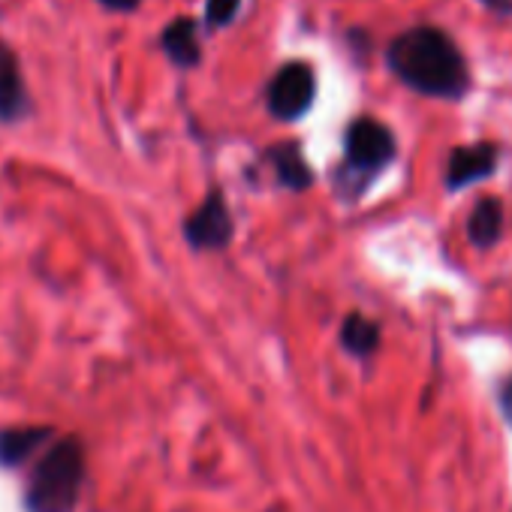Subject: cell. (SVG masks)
<instances>
[{
  "label": "cell",
  "instance_id": "obj_2",
  "mask_svg": "<svg viewBox=\"0 0 512 512\" xmlns=\"http://www.w3.org/2000/svg\"><path fill=\"white\" fill-rule=\"evenodd\" d=\"M85 446L67 434L52 440L25 485V512H73L85 485Z\"/></svg>",
  "mask_w": 512,
  "mask_h": 512
},
{
  "label": "cell",
  "instance_id": "obj_15",
  "mask_svg": "<svg viewBox=\"0 0 512 512\" xmlns=\"http://www.w3.org/2000/svg\"><path fill=\"white\" fill-rule=\"evenodd\" d=\"M100 4L106 10H115V13H130V10L139 7V0H100Z\"/></svg>",
  "mask_w": 512,
  "mask_h": 512
},
{
  "label": "cell",
  "instance_id": "obj_1",
  "mask_svg": "<svg viewBox=\"0 0 512 512\" xmlns=\"http://www.w3.org/2000/svg\"><path fill=\"white\" fill-rule=\"evenodd\" d=\"M392 73L419 94L455 100L467 91V67L452 40L434 28H410L389 46Z\"/></svg>",
  "mask_w": 512,
  "mask_h": 512
},
{
  "label": "cell",
  "instance_id": "obj_9",
  "mask_svg": "<svg viewBox=\"0 0 512 512\" xmlns=\"http://www.w3.org/2000/svg\"><path fill=\"white\" fill-rule=\"evenodd\" d=\"M163 52L166 58L181 67V70H190V67H199L202 61V49H199V34H196V22L193 19H175L166 25L163 37Z\"/></svg>",
  "mask_w": 512,
  "mask_h": 512
},
{
  "label": "cell",
  "instance_id": "obj_7",
  "mask_svg": "<svg viewBox=\"0 0 512 512\" xmlns=\"http://www.w3.org/2000/svg\"><path fill=\"white\" fill-rule=\"evenodd\" d=\"M497 163V151L494 145H464V148H455L452 157H449V166H446V184L452 190H461L473 181H482L491 175Z\"/></svg>",
  "mask_w": 512,
  "mask_h": 512
},
{
  "label": "cell",
  "instance_id": "obj_10",
  "mask_svg": "<svg viewBox=\"0 0 512 512\" xmlns=\"http://www.w3.org/2000/svg\"><path fill=\"white\" fill-rule=\"evenodd\" d=\"M266 160L275 169V178L287 187V190H308L314 184V172L302 154V148L296 142H284L266 151Z\"/></svg>",
  "mask_w": 512,
  "mask_h": 512
},
{
  "label": "cell",
  "instance_id": "obj_14",
  "mask_svg": "<svg viewBox=\"0 0 512 512\" xmlns=\"http://www.w3.org/2000/svg\"><path fill=\"white\" fill-rule=\"evenodd\" d=\"M500 410H503V416H506L509 425H512V380L503 383V389H500Z\"/></svg>",
  "mask_w": 512,
  "mask_h": 512
},
{
  "label": "cell",
  "instance_id": "obj_13",
  "mask_svg": "<svg viewBox=\"0 0 512 512\" xmlns=\"http://www.w3.org/2000/svg\"><path fill=\"white\" fill-rule=\"evenodd\" d=\"M241 10V0H208L205 4V22L211 28H226Z\"/></svg>",
  "mask_w": 512,
  "mask_h": 512
},
{
  "label": "cell",
  "instance_id": "obj_12",
  "mask_svg": "<svg viewBox=\"0 0 512 512\" xmlns=\"http://www.w3.org/2000/svg\"><path fill=\"white\" fill-rule=\"evenodd\" d=\"M341 344L350 356L368 359L380 347V326L362 314H350L341 326Z\"/></svg>",
  "mask_w": 512,
  "mask_h": 512
},
{
  "label": "cell",
  "instance_id": "obj_4",
  "mask_svg": "<svg viewBox=\"0 0 512 512\" xmlns=\"http://www.w3.org/2000/svg\"><path fill=\"white\" fill-rule=\"evenodd\" d=\"M317 97V76L305 61H293L278 70V76L269 85L266 103L269 112L278 121H299Z\"/></svg>",
  "mask_w": 512,
  "mask_h": 512
},
{
  "label": "cell",
  "instance_id": "obj_8",
  "mask_svg": "<svg viewBox=\"0 0 512 512\" xmlns=\"http://www.w3.org/2000/svg\"><path fill=\"white\" fill-rule=\"evenodd\" d=\"M55 440V431L49 425H37V428H7L0 431V467L16 470L22 467L37 449H43L46 443Z\"/></svg>",
  "mask_w": 512,
  "mask_h": 512
},
{
  "label": "cell",
  "instance_id": "obj_6",
  "mask_svg": "<svg viewBox=\"0 0 512 512\" xmlns=\"http://www.w3.org/2000/svg\"><path fill=\"white\" fill-rule=\"evenodd\" d=\"M31 112L16 52L0 40V124H19Z\"/></svg>",
  "mask_w": 512,
  "mask_h": 512
},
{
  "label": "cell",
  "instance_id": "obj_5",
  "mask_svg": "<svg viewBox=\"0 0 512 512\" xmlns=\"http://www.w3.org/2000/svg\"><path fill=\"white\" fill-rule=\"evenodd\" d=\"M232 214L220 190L208 193V199L184 220V238L196 250H223L232 241Z\"/></svg>",
  "mask_w": 512,
  "mask_h": 512
},
{
  "label": "cell",
  "instance_id": "obj_3",
  "mask_svg": "<svg viewBox=\"0 0 512 512\" xmlns=\"http://www.w3.org/2000/svg\"><path fill=\"white\" fill-rule=\"evenodd\" d=\"M344 148H347L344 175L368 178V175H377L386 163H392V157H395V136L380 121L359 118V121L350 124Z\"/></svg>",
  "mask_w": 512,
  "mask_h": 512
},
{
  "label": "cell",
  "instance_id": "obj_11",
  "mask_svg": "<svg viewBox=\"0 0 512 512\" xmlns=\"http://www.w3.org/2000/svg\"><path fill=\"white\" fill-rule=\"evenodd\" d=\"M503 232V208L497 199H482L467 220V235L476 247H491Z\"/></svg>",
  "mask_w": 512,
  "mask_h": 512
}]
</instances>
